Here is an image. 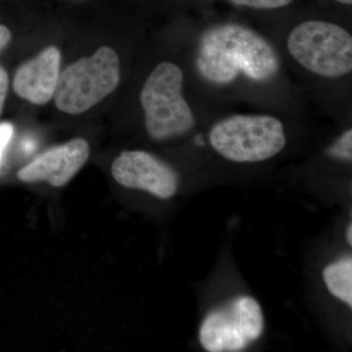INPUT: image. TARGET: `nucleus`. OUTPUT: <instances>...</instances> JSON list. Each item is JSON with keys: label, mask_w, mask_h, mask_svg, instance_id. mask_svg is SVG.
<instances>
[{"label": "nucleus", "mask_w": 352, "mask_h": 352, "mask_svg": "<svg viewBox=\"0 0 352 352\" xmlns=\"http://www.w3.org/2000/svg\"><path fill=\"white\" fill-rule=\"evenodd\" d=\"M196 66L215 85H228L238 76L252 82H270L280 69L276 50L263 36L239 24H224L204 32L199 43Z\"/></svg>", "instance_id": "1"}, {"label": "nucleus", "mask_w": 352, "mask_h": 352, "mask_svg": "<svg viewBox=\"0 0 352 352\" xmlns=\"http://www.w3.org/2000/svg\"><path fill=\"white\" fill-rule=\"evenodd\" d=\"M210 142L228 161L258 163L284 149L286 134L281 120L272 116L234 115L212 126Z\"/></svg>", "instance_id": "2"}, {"label": "nucleus", "mask_w": 352, "mask_h": 352, "mask_svg": "<svg viewBox=\"0 0 352 352\" xmlns=\"http://www.w3.org/2000/svg\"><path fill=\"white\" fill-rule=\"evenodd\" d=\"M182 69L170 62L157 65L141 91L148 133L155 140L183 135L195 124L193 113L182 94Z\"/></svg>", "instance_id": "3"}, {"label": "nucleus", "mask_w": 352, "mask_h": 352, "mask_svg": "<svg viewBox=\"0 0 352 352\" xmlns=\"http://www.w3.org/2000/svg\"><path fill=\"white\" fill-rule=\"evenodd\" d=\"M119 82V57L113 48L103 46L60 74L53 98L60 111L78 115L112 94Z\"/></svg>", "instance_id": "4"}, {"label": "nucleus", "mask_w": 352, "mask_h": 352, "mask_svg": "<svg viewBox=\"0 0 352 352\" xmlns=\"http://www.w3.org/2000/svg\"><path fill=\"white\" fill-rule=\"evenodd\" d=\"M287 46L291 56L314 75L336 78L352 71V36L324 21H307L294 28Z\"/></svg>", "instance_id": "5"}, {"label": "nucleus", "mask_w": 352, "mask_h": 352, "mask_svg": "<svg viewBox=\"0 0 352 352\" xmlns=\"http://www.w3.org/2000/svg\"><path fill=\"white\" fill-rule=\"evenodd\" d=\"M263 327L261 305L251 296H242L208 314L199 338L208 352H237L258 340Z\"/></svg>", "instance_id": "6"}, {"label": "nucleus", "mask_w": 352, "mask_h": 352, "mask_svg": "<svg viewBox=\"0 0 352 352\" xmlns=\"http://www.w3.org/2000/svg\"><path fill=\"white\" fill-rule=\"evenodd\" d=\"M113 179L126 188L168 200L175 195L178 176L161 160L145 151H124L112 164Z\"/></svg>", "instance_id": "7"}, {"label": "nucleus", "mask_w": 352, "mask_h": 352, "mask_svg": "<svg viewBox=\"0 0 352 352\" xmlns=\"http://www.w3.org/2000/svg\"><path fill=\"white\" fill-rule=\"evenodd\" d=\"M89 157V144L85 139H72L63 145L51 148L28 164L18 173L23 182H46L63 187L85 166Z\"/></svg>", "instance_id": "8"}, {"label": "nucleus", "mask_w": 352, "mask_h": 352, "mask_svg": "<svg viewBox=\"0 0 352 352\" xmlns=\"http://www.w3.org/2000/svg\"><path fill=\"white\" fill-rule=\"evenodd\" d=\"M61 54L50 46L18 69L13 87L21 98L44 105L53 98L60 76Z\"/></svg>", "instance_id": "9"}, {"label": "nucleus", "mask_w": 352, "mask_h": 352, "mask_svg": "<svg viewBox=\"0 0 352 352\" xmlns=\"http://www.w3.org/2000/svg\"><path fill=\"white\" fill-rule=\"evenodd\" d=\"M323 277L330 293L351 307V258H344L328 265L323 271Z\"/></svg>", "instance_id": "10"}, {"label": "nucleus", "mask_w": 352, "mask_h": 352, "mask_svg": "<svg viewBox=\"0 0 352 352\" xmlns=\"http://www.w3.org/2000/svg\"><path fill=\"white\" fill-rule=\"evenodd\" d=\"M352 129L344 131L335 144L329 149V154L338 159L351 161L352 157Z\"/></svg>", "instance_id": "11"}, {"label": "nucleus", "mask_w": 352, "mask_h": 352, "mask_svg": "<svg viewBox=\"0 0 352 352\" xmlns=\"http://www.w3.org/2000/svg\"><path fill=\"white\" fill-rule=\"evenodd\" d=\"M234 6L254 9H276L289 6L293 0H227Z\"/></svg>", "instance_id": "12"}, {"label": "nucleus", "mask_w": 352, "mask_h": 352, "mask_svg": "<svg viewBox=\"0 0 352 352\" xmlns=\"http://www.w3.org/2000/svg\"><path fill=\"white\" fill-rule=\"evenodd\" d=\"M14 132L13 126L9 122L0 124V162H1L3 153L8 145L9 141L12 138Z\"/></svg>", "instance_id": "13"}, {"label": "nucleus", "mask_w": 352, "mask_h": 352, "mask_svg": "<svg viewBox=\"0 0 352 352\" xmlns=\"http://www.w3.org/2000/svg\"><path fill=\"white\" fill-rule=\"evenodd\" d=\"M8 89V76L6 69L0 67V115H1L2 109H3L4 101Z\"/></svg>", "instance_id": "14"}, {"label": "nucleus", "mask_w": 352, "mask_h": 352, "mask_svg": "<svg viewBox=\"0 0 352 352\" xmlns=\"http://www.w3.org/2000/svg\"><path fill=\"white\" fill-rule=\"evenodd\" d=\"M11 39V32L6 27V25H0V50L9 43Z\"/></svg>", "instance_id": "15"}, {"label": "nucleus", "mask_w": 352, "mask_h": 352, "mask_svg": "<svg viewBox=\"0 0 352 352\" xmlns=\"http://www.w3.org/2000/svg\"><path fill=\"white\" fill-rule=\"evenodd\" d=\"M23 147H24V151L31 152L32 149H34V144L32 141H25L24 144H23Z\"/></svg>", "instance_id": "16"}, {"label": "nucleus", "mask_w": 352, "mask_h": 352, "mask_svg": "<svg viewBox=\"0 0 352 352\" xmlns=\"http://www.w3.org/2000/svg\"><path fill=\"white\" fill-rule=\"evenodd\" d=\"M346 241L349 245H352V226L349 224V227H347L346 230Z\"/></svg>", "instance_id": "17"}, {"label": "nucleus", "mask_w": 352, "mask_h": 352, "mask_svg": "<svg viewBox=\"0 0 352 352\" xmlns=\"http://www.w3.org/2000/svg\"><path fill=\"white\" fill-rule=\"evenodd\" d=\"M335 1L339 2V3L344 4V6H351L352 0H335Z\"/></svg>", "instance_id": "18"}]
</instances>
